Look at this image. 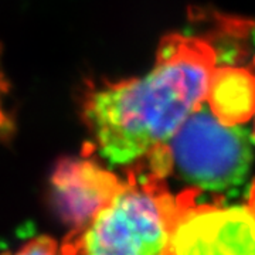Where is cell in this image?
Masks as SVG:
<instances>
[{
	"label": "cell",
	"mask_w": 255,
	"mask_h": 255,
	"mask_svg": "<svg viewBox=\"0 0 255 255\" xmlns=\"http://www.w3.org/2000/svg\"><path fill=\"white\" fill-rule=\"evenodd\" d=\"M3 255H63V253L54 240L43 236L30 240L14 253H6Z\"/></svg>",
	"instance_id": "cell-7"
},
{
	"label": "cell",
	"mask_w": 255,
	"mask_h": 255,
	"mask_svg": "<svg viewBox=\"0 0 255 255\" xmlns=\"http://www.w3.org/2000/svg\"><path fill=\"white\" fill-rule=\"evenodd\" d=\"M143 160L152 177L164 180L173 174L191 189L223 191L246 179L253 145L243 128L220 122L201 105Z\"/></svg>",
	"instance_id": "cell-3"
},
{
	"label": "cell",
	"mask_w": 255,
	"mask_h": 255,
	"mask_svg": "<svg viewBox=\"0 0 255 255\" xmlns=\"http://www.w3.org/2000/svg\"><path fill=\"white\" fill-rule=\"evenodd\" d=\"M206 107L226 125L240 127L255 117V73L244 67H216Z\"/></svg>",
	"instance_id": "cell-6"
},
{
	"label": "cell",
	"mask_w": 255,
	"mask_h": 255,
	"mask_svg": "<svg viewBox=\"0 0 255 255\" xmlns=\"http://www.w3.org/2000/svg\"><path fill=\"white\" fill-rule=\"evenodd\" d=\"M180 206L164 180L129 173L122 189L87 226L71 231L63 255H169Z\"/></svg>",
	"instance_id": "cell-2"
},
{
	"label": "cell",
	"mask_w": 255,
	"mask_h": 255,
	"mask_svg": "<svg viewBox=\"0 0 255 255\" xmlns=\"http://www.w3.org/2000/svg\"><path fill=\"white\" fill-rule=\"evenodd\" d=\"M246 206L250 210V213L253 214V217L255 220V182L251 184V189H250V193H248V199H247Z\"/></svg>",
	"instance_id": "cell-8"
},
{
	"label": "cell",
	"mask_w": 255,
	"mask_h": 255,
	"mask_svg": "<svg viewBox=\"0 0 255 255\" xmlns=\"http://www.w3.org/2000/svg\"><path fill=\"white\" fill-rule=\"evenodd\" d=\"M214 48L197 37H164L152 71L92 92L84 118L101 155L133 164L163 145L204 105Z\"/></svg>",
	"instance_id": "cell-1"
},
{
	"label": "cell",
	"mask_w": 255,
	"mask_h": 255,
	"mask_svg": "<svg viewBox=\"0 0 255 255\" xmlns=\"http://www.w3.org/2000/svg\"><path fill=\"white\" fill-rule=\"evenodd\" d=\"M124 183L91 159H64L51 177L55 206L71 231L87 226Z\"/></svg>",
	"instance_id": "cell-5"
},
{
	"label": "cell",
	"mask_w": 255,
	"mask_h": 255,
	"mask_svg": "<svg viewBox=\"0 0 255 255\" xmlns=\"http://www.w3.org/2000/svg\"><path fill=\"white\" fill-rule=\"evenodd\" d=\"M253 135H254V140H255V117H254V130H253Z\"/></svg>",
	"instance_id": "cell-9"
},
{
	"label": "cell",
	"mask_w": 255,
	"mask_h": 255,
	"mask_svg": "<svg viewBox=\"0 0 255 255\" xmlns=\"http://www.w3.org/2000/svg\"><path fill=\"white\" fill-rule=\"evenodd\" d=\"M199 193H180L169 255H255V220L246 204L199 203Z\"/></svg>",
	"instance_id": "cell-4"
}]
</instances>
